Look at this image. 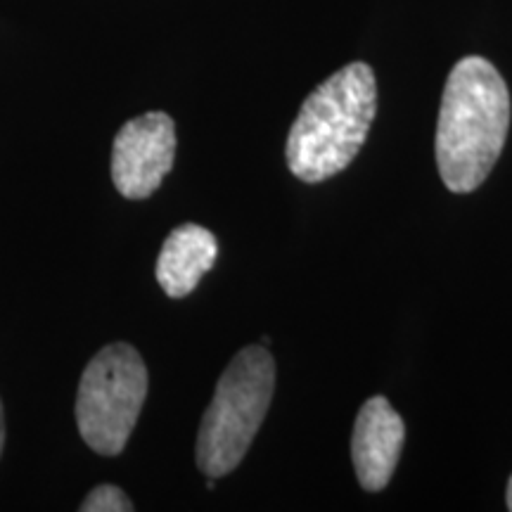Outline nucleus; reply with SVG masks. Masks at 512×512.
I'll return each mask as SVG.
<instances>
[{
  "instance_id": "nucleus-6",
  "label": "nucleus",
  "mask_w": 512,
  "mask_h": 512,
  "mask_svg": "<svg viewBox=\"0 0 512 512\" xmlns=\"http://www.w3.org/2000/svg\"><path fill=\"white\" fill-rule=\"evenodd\" d=\"M403 420L384 396H373L358 411L351 458L358 482L366 491H382L401 458Z\"/></svg>"
},
{
  "instance_id": "nucleus-8",
  "label": "nucleus",
  "mask_w": 512,
  "mask_h": 512,
  "mask_svg": "<svg viewBox=\"0 0 512 512\" xmlns=\"http://www.w3.org/2000/svg\"><path fill=\"white\" fill-rule=\"evenodd\" d=\"M133 510L131 498H128L119 486L102 484L93 489L81 503V512H128Z\"/></svg>"
},
{
  "instance_id": "nucleus-10",
  "label": "nucleus",
  "mask_w": 512,
  "mask_h": 512,
  "mask_svg": "<svg viewBox=\"0 0 512 512\" xmlns=\"http://www.w3.org/2000/svg\"><path fill=\"white\" fill-rule=\"evenodd\" d=\"M505 498H508V508L512 510V477H510V482H508V496H505Z\"/></svg>"
},
{
  "instance_id": "nucleus-4",
  "label": "nucleus",
  "mask_w": 512,
  "mask_h": 512,
  "mask_svg": "<svg viewBox=\"0 0 512 512\" xmlns=\"http://www.w3.org/2000/svg\"><path fill=\"white\" fill-rule=\"evenodd\" d=\"M147 396V368L131 344L100 349L83 370L76 422L83 441L100 456H119L131 439Z\"/></svg>"
},
{
  "instance_id": "nucleus-1",
  "label": "nucleus",
  "mask_w": 512,
  "mask_h": 512,
  "mask_svg": "<svg viewBox=\"0 0 512 512\" xmlns=\"http://www.w3.org/2000/svg\"><path fill=\"white\" fill-rule=\"evenodd\" d=\"M510 126V93L484 57H463L448 74L437 121V166L451 192L477 190L501 157Z\"/></svg>"
},
{
  "instance_id": "nucleus-3",
  "label": "nucleus",
  "mask_w": 512,
  "mask_h": 512,
  "mask_svg": "<svg viewBox=\"0 0 512 512\" xmlns=\"http://www.w3.org/2000/svg\"><path fill=\"white\" fill-rule=\"evenodd\" d=\"M275 389V361L264 344L242 349L216 384L197 434V465L204 475L226 477L247 456Z\"/></svg>"
},
{
  "instance_id": "nucleus-2",
  "label": "nucleus",
  "mask_w": 512,
  "mask_h": 512,
  "mask_svg": "<svg viewBox=\"0 0 512 512\" xmlns=\"http://www.w3.org/2000/svg\"><path fill=\"white\" fill-rule=\"evenodd\" d=\"M377 110V83L366 62H351L304 100L287 136V166L299 181L320 183L354 162Z\"/></svg>"
},
{
  "instance_id": "nucleus-9",
  "label": "nucleus",
  "mask_w": 512,
  "mask_h": 512,
  "mask_svg": "<svg viewBox=\"0 0 512 512\" xmlns=\"http://www.w3.org/2000/svg\"><path fill=\"white\" fill-rule=\"evenodd\" d=\"M5 444V415H3V403H0V453H3Z\"/></svg>"
},
{
  "instance_id": "nucleus-5",
  "label": "nucleus",
  "mask_w": 512,
  "mask_h": 512,
  "mask_svg": "<svg viewBox=\"0 0 512 512\" xmlns=\"http://www.w3.org/2000/svg\"><path fill=\"white\" fill-rule=\"evenodd\" d=\"M176 126L166 112L126 121L114 138L112 181L126 200H145L174 169Z\"/></svg>"
},
{
  "instance_id": "nucleus-7",
  "label": "nucleus",
  "mask_w": 512,
  "mask_h": 512,
  "mask_svg": "<svg viewBox=\"0 0 512 512\" xmlns=\"http://www.w3.org/2000/svg\"><path fill=\"white\" fill-rule=\"evenodd\" d=\"M219 245L214 233L197 223H183L174 228L164 240L157 259V283L169 297L181 299L200 285V280L211 271Z\"/></svg>"
}]
</instances>
